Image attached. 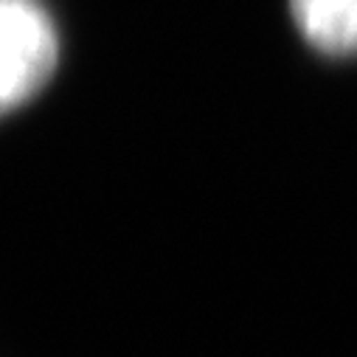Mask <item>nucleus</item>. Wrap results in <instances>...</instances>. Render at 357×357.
I'll use <instances>...</instances> for the list:
<instances>
[{"mask_svg":"<svg viewBox=\"0 0 357 357\" xmlns=\"http://www.w3.org/2000/svg\"><path fill=\"white\" fill-rule=\"evenodd\" d=\"M56 56V26L40 0H0V116L43 91Z\"/></svg>","mask_w":357,"mask_h":357,"instance_id":"1","label":"nucleus"},{"mask_svg":"<svg viewBox=\"0 0 357 357\" xmlns=\"http://www.w3.org/2000/svg\"><path fill=\"white\" fill-rule=\"evenodd\" d=\"M290 12L304 40L318 51L357 54V0H290Z\"/></svg>","mask_w":357,"mask_h":357,"instance_id":"2","label":"nucleus"}]
</instances>
